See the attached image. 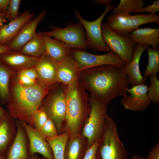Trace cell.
I'll return each instance as SVG.
<instances>
[{
  "mask_svg": "<svg viewBox=\"0 0 159 159\" xmlns=\"http://www.w3.org/2000/svg\"><path fill=\"white\" fill-rule=\"evenodd\" d=\"M21 0H9L8 7L5 13L7 20L11 21L16 19L19 14V9Z\"/></svg>",
  "mask_w": 159,
  "mask_h": 159,
  "instance_id": "obj_31",
  "label": "cell"
},
{
  "mask_svg": "<svg viewBox=\"0 0 159 159\" xmlns=\"http://www.w3.org/2000/svg\"><path fill=\"white\" fill-rule=\"evenodd\" d=\"M16 120V135L5 159H29L28 138L20 121Z\"/></svg>",
  "mask_w": 159,
  "mask_h": 159,
  "instance_id": "obj_17",
  "label": "cell"
},
{
  "mask_svg": "<svg viewBox=\"0 0 159 159\" xmlns=\"http://www.w3.org/2000/svg\"><path fill=\"white\" fill-rule=\"evenodd\" d=\"M14 74L11 76L9 82L7 103L9 114L14 119L33 127V115L50 88L37 82L32 86L23 85L18 82Z\"/></svg>",
  "mask_w": 159,
  "mask_h": 159,
  "instance_id": "obj_2",
  "label": "cell"
},
{
  "mask_svg": "<svg viewBox=\"0 0 159 159\" xmlns=\"http://www.w3.org/2000/svg\"><path fill=\"white\" fill-rule=\"evenodd\" d=\"M89 98L90 111L80 133L87 140V148L100 138L108 115L107 105L100 102L91 94Z\"/></svg>",
  "mask_w": 159,
  "mask_h": 159,
  "instance_id": "obj_6",
  "label": "cell"
},
{
  "mask_svg": "<svg viewBox=\"0 0 159 159\" xmlns=\"http://www.w3.org/2000/svg\"><path fill=\"white\" fill-rule=\"evenodd\" d=\"M101 32L103 39L110 50L117 54L125 62L131 60L137 44L128 36L120 35L113 31L107 22L102 23Z\"/></svg>",
  "mask_w": 159,
  "mask_h": 159,
  "instance_id": "obj_10",
  "label": "cell"
},
{
  "mask_svg": "<svg viewBox=\"0 0 159 159\" xmlns=\"http://www.w3.org/2000/svg\"><path fill=\"white\" fill-rule=\"evenodd\" d=\"M147 85H138L126 90L130 95L122 96L120 102L126 109L134 111H140L146 109L151 101L147 95Z\"/></svg>",
  "mask_w": 159,
  "mask_h": 159,
  "instance_id": "obj_13",
  "label": "cell"
},
{
  "mask_svg": "<svg viewBox=\"0 0 159 159\" xmlns=\"http://www.w3.org/2000/svg\"><path fill=\"white\" fill-rule=\"evenodd\" d=\"M39 131L45 137H53L58 135L54 122L49 117Z\"/></svg>",
  "mask_w": 159,
  "mask_h": 159,
  "instance_id": "obj_33",
  "label": "cell"
},
{
  "mask_svg": "<svg viewBox=\"0 0 159 159\" xmlns=\"http://www.w3.org/2000/svg\"><path fill=\"white\" fill-rule=\"evenodd\" d=\"M11 50L7 45H0V54Z\"/></svg>",
  "mask_w": 159,
  "mask_h": 159,
  "instance_id": "obj_42",
  "label": "cell"
},
{
  "mask_svg": "<svg viewBox=\"0 0 159 159\" xmlns=\"http://www.w3.org/2000/svg\"><path fill=\"white\" fill-rule=\"evenodd\" d=\"M18 82L21 84L25 86H31L36 84L37 80H32L23 75L17 74L16 76Z\"/></svg>",
  "mask_w": 159,
  "mask_h": 159,
  "instance_id": "obj_37",
  "label": "cell"
},
{
  "mask_svg": "<svg viewBox=\"0 0 159 159\" xmlns=\"http://www.w3.org/2000/svg\"><path fill=\"white\" fill-rule=\"evenodd\" d=\"M71 54L76 62L80 71L93 67L106 65H111L124 67L125 62L112 50L106 54H95L85 50L72 48Z\"/></svg>",
  "mask_w": 159,
  "mask_h": 159,
  "instance_id": "obj_11",
  "label": "cell"
},
{
  "mask_svg": "<svg viewBox=\"0 0 159 159\" xmlns=\"http://www.w3.org/2000/svg\"><path fill=\"white\" fill-rule=\"evenodd\" d=\"M48 118L46 113L42 110L38 109L33 115V127L39 131Z\"/></svg>",
  "mask_w": 159,
  "mask_h": 159,
  "instance_id": "obj_32",
  "label": "cell"
},
{
  "mask_svg": "<svg viewBox=\"0 0 159 159\" xmlns=\"http://www.w3.org/2000/svg\"><path fill=\"white\" fill-rule=\"evenodd\" d=\"M9 114L0 118V153H3L10 144L15 132L16 125Z\"/></svg>",
  "mask_w": 159,
  "mask_h": 159,
  "instance_id": "obj_24",
  "label": "cell"
},
{
  "mask_svg": "<svg viewBox=\"0 0 159 159\" xmlns=\"http://www.w3.org/2000/svg\"><path fill=\"white\" fill-rule=\"evenodd\" d=\"M5 13L0 12V28L7 21Z\"/></svg>",
  "mask_w": 159,
  "mask_h": 159,
  "instance_id": "obj_40",
  "label": "cell"
},
{
  "mask_svg": "<svg viewBox=\"0 0 159 159\" xmlns=\"http://www.w3.org/2000/svg\"><path fill=\"white\" fill-rule=\"evenodd\" d=\"M58 64L45 53L39 57L35 67L37 82L50 88L57 83Z\"/></svg>",
  "mask_w": 159,
  "mask_h": 159,
  "instance_id": "obj_14",
  "label": "cell"
},
{
  "mask_svg": "<svg viewBox=\"0 0 159 159\" xmlns=\"http://www.w3.org/2000/svg\"><path fill=\"white\" fill-rule=\"evenodd\" d=\"M19 51L34 58H39L42 56L45 53L44 41L42 32H36Z\"/></svg>",
  "mask_w": 159,
  "mask_h": 159,
  "instance_id": "obj_25",
  "label": "cell"
},
{
  "mask_svg": "<svg viewBox=\"0 0 159 159\" xmlns=\"http://www.w3.org/2000/svg\"><path fill=\"white\" fill-rule=\"evenodd\" d=\"M47 13L46 10H43L22 26L16 36L7 45L11 50L19 51L32 38L36 32L37 26L45 18Z\"/></svg>",
  "mask_w": 159,
  "mask_h": 159,
  "instance_id": "obj_15",
  "label": "cell"
},
{
  "mask_svg": "<svg viewBox=\"0 0 159 159\" xmlns=\"http://www.w3.org/2000/svg\"><path fill=\"white\" fill-rule=\"evenodd\" d=\"M42 159H47L46 158H42Z\"/></svg>",
  "mask_w": 159,
  "mask_h": 159,
  "instance_id": "obj_47",
  "label": "cell"
},
{
  "mask_svg": "<svg viewBox=\"0 0 159 159\" xmlns=\"http://www.w3.org/2000/svg\"><path fill=\"white\" fill-rule=\"evenodd\" d=\"M144 159H159V142L153 147Z\"/></svg>",
  "mask_w": 159,
  "mask_h": 159,
  "instance_id": "obj_38",
  "label": "cell"
},
{
  "mask_svg": "<svg viewBox=\"0 0 159 159\" xmlns=\"http://www.w3.org/2000/svg\"><path fill=\"white\" fill-rule=\"evenodd\" d=\"M17 74L25 76L32 80H37L38 76L35 67L24 69L17 72Z\"/></svg>",
  "mask_w": 159,
  "mask_h": 159,
  "instance_id": "obj_36",
  "label": "cell"
},
{
  "mask_svg": "<svg viewBox=\"0 0 159 159\" xmlns=\"http://www.w3.org/2000/svg\"><path fill=\"white\" fill-rule=\"evenodd\" d=\"M6 113L4 109L0 106V118L2 117Z\"/></svg>",
  "mask_w": 159,
  "mask_h": 159,
  "instance_id": "obj_44",
  "label": "cell"
},
{
  "mask_svg": "<svg viewBox=\"0 0 159 159\" xmlns=\"http://www.w3.org/2000/svg\"><path fill=\"white\" fill-rule=\"evenodd\" d=\"M128 36L137 44L150 45L153 49H159V28H139L130 33Z\"/></svg>",
  "mask_w": 159,
  "mask_h": 159,
  "instance_id": "obj_22",
  "label": "cell"
},
{
  "mask_svg": "<svg viewBox=\"0 0 159 159\" xmlns=\"http://www.w3.org/2000/svg\"><path fill=\"white\" fill-rule=\"evenodd\" d=\"M9 0H0V12L6 13Z\"/></svg>",
  "mask_w": 159,
  "mask_h": 159,
  "instance_id": "obj_39",
  "label": "cell"
},
{
  "mask_svg": "<svg viewBox=\"0 0 159 159\" xmlns=\"http://www.w3.org/2000/svg\"><path fill=\"white\" fill-rule=\"evenodd\" d=\"M65 131L70 137L80 134L91 110L89 95L79 78L66 88Z\"/></svg>",
  "mask_w": 159,
  "mask_h": 159,
  "instance_id": "obj_3",
  "label": "cell"
},
{
  "mask_svg": "<svg viewBox=\"0 0 159 159\" xmlns=\"http://www.w3.org/2000/svg\"><path fill=\"white\" fill-rule=\"evenodd\" d=\"M35 15L34 14L26 10L19 14L16 19L2 26L0 28V45H7L16 36L22 26Z\"/></svg>",
  "mask_w": 159,
  "mask_h": 159,
  "instance_id": "obj_18",
  "label": "cell"
},
{
  "mask_svg": "<svg viewBox=\"0 0 159 159\" xmlns=\"http://www.w3.org/2000/svg\"><path fill=\"white\" fill-rule=\"evenodd\" d=\"M148 62L144 73L143 77H147L150 75L156 74L159 71V50L150 48L147 49Z\"/></svg>",
  "mask_w": 159,
  "mask_h": 159,
  "instance_id": "obj_29",
  "label": "cell"
},
{
  "mask_svg": "<svg viewBox=\"0 0 159 159\" xmlns=\"http://www.w3.org/2000/svg\"><path fill=\"white\" fill-rule=\"evenodd\" d=\"M149 47L144 44H137L131 60L124 67L132 87L145 84L146 82L147 79L144 78L141 74L139 64L142 54Z\"/></svg>",
  "mask_w": 159,
  "mask_h": 159,
  "instance_id": "obj_19",
  "label": "cell"
},
{
  "mask_svg": "<svg viewBox=\"0 0 159 159\" xmlns=\"http://www.w3.org/2000/svg\"><path fill=\"white\" fill-rule=\"evenodd\" d=\"M93 1L95 3L100 5H105L110 4L112 1V0H93Z\"/></svg>",
  "mask_w": 159,
  "mask_h": 159,
  "instance_id": "obj_41",
  "label": "cell"
},
{
  "mask_svg": "<svg viewBox=\"0 0 159 159\" xmlns=\"http://www.w3.org/2000/svg\"><path fill=\"white\" fill-rule=\"evenodd\" d=\"M0 159H4V158L3 155H1L0 153Z\"/></svg>",
  "mask_w": 159,
  "mask_h": 159,
  "instance_id": "obj_46",
  "label": "cell"
},
{
  "mask_svg": "<svg viewBox=\"0 0 159 159\" xmlns=\"http://www.w3.org/2000/svg\"><path fill=\"white\" fill-rule=\"evenodd\" d=\"M98 140L96 159H128L127 151L119 137L117 125L108 115Z\"/></svg>",
  "mask_w": 159,
  "mask_h": 159,
  "instance_id": "obj_5",
  "label": "cell"
},
{
  "mask_svg": "<svg viewBox=\"0 0 159 159\" xmlns=\"http://www.w3.org/2000/svg\"><path fill=\"white\" fill-rule=\"evenodd\" d=\"M131 159H144L143 157L140 155H134L132 157Z\"/></svg>",
  "mask_w": 159,
  "mask_h": 159,
  "instance_id": "obj_45",
  "label": "cell"
},
{
  "mask_svg": "<svg viewBox=\"0 0 159 159\" xmlns=\"http://www.w3.org/2000/svg\"><path fill=\"white\" fill-rule=\"evenodd\" d=\"M42 33L44 41L45 53L54 61L59 63L71 54L72 48L43 32Z\"/></svg>",
  "mask_w": 159,
  "mask_h": 159,
  "instance_id": "obj_21",
  "label": "cell"
},
{
  "mask_svg": "<svg viewBox=\"0 0 159 159\" xmlns=\"http://www.w3.org/2000/svg\"><path fill=\"white\" fill-rule=\"evenodd\" d=\"M115 6L110 4L105 5V10L97 19L88 21L84 19L76 9L74 11L76 19L83 26L85 31V37L88 48L93 52L102 51L108 52L110 48L104 42L101 32L102 21L105 16Z\"/></svg>",
  "mask_w": 159,
  "mask_h": 159,
  "instance_id": "obj_7",
  "label": "cell"
},
{
  "mask_svg": "<svg viewBox=\"0 0 159 159\" xmlns=\"http://www.w3.org/2000/svg\"><path fill=\"white\" fill-rule=\"evenodd\" d=\"M66 88L59 82L51 87L38 108L44 111L53 121L58 134L66 130Z\"/></svg>",
  "mask_w": 159,
  "mask_h": 159,
  "instance_id": "obj_4",
  "label": "cell"
},
{
  "mask_svg": "<svg viewBox=\"0 0 159 159\" xmlns=\"http://www.w3.org/2000/svg\"><path fill=\"white\" fill-rule=\"evenodd\" d=\"M51 28L52 30L44 33L64 43L71 48L88 50L85 31L79 22L75 24L69 22L63 28L54 26Z\"/></svg>",
  "mask_w": 159,
  "mask_h": 159,
  "instance_id": "obj_9",
  "label": "cell"
},
{
  "mask_svg": "<svg viewBox=\"0 0 159 159\" xmlns=\"http://www.w3.org/2000/svg\"><path fill=\"white\" fill-rule=\"evenodd\" d=\"M39 59L18 51L10 50L0 54V60L15 72L35 67Z\"/></svg>",
  "mask_w": 159,
  "mask_h": 159,
  "instance_id": "obj_16",
  "label": "cell"
},
{
  "mask_svg": "<svg viewBox=\"0 0 159 159\" xmlns=\"http://www.w3.org/2000/svg\"><path fill=\"white\" fill-rule=\"evenodd\" d=\"M99 140L95 141L87 150L83 159H96Z\"/></svg>",
  "mask_w": 159,
  "mask_h": 159,
  "instance_id": "obj_35",
  "label": "cell"
},
{
  "mask_svg": "<svg viewBox=\"0 0 159 159\" xmlns=\"http://www.w3.org/2000/svg\"><path fill=\"white\" fill-rule=\"evenodd\" d=\"M70 137L67 131L52 137H45L52 150L54 159H64L66 143Z\"/></svg>",
  "mask_w": 159,
  "mask_h": 159,
  "instance_id": "obj_26",
  "label": "cell"
},
{
  "mask_svg": "<svg viewBox=\"0 0 159 159\" xmlns=\"http://www.w3.org/2000/svg\"><path fill=\"white\" fill-rule=\"evenodd\" d=\"M142 0H120L118 5L112 10L113 14H130L143 7Z\"/></svg>",
  "mask_w": 159,
  "mask_h": 159,
  "instance_id": "obj_28",
  "label": "cell"
},
{
  "mask_svg": "<svg viewBox=\"0 0 159 159\" xmlns=\"http://www.w3.org/2000/svg\"><path fill=\"white\" fill-rule=\"evenodd\" d=\"M107 22L114 32L123 36H128L141 25L151 23L159 24V16L149 14H112L107 16Z\"/></svg>",
  "mask_w": 159,
  "mask_h": 159,
  "instance_id": "obj_8",
  "label": "cell"
},
{
  "mask_svg": "<svg viewBox=\"0 0 159 159\" xmlns=\"http://www.w3.org/2000/svg\"><path fill=\"white\" fill-rule=\"evenodd\" d=\"M79 72L77 64L70 54L62 61L58 63L57 82L68 87L79 78Z\"/></svg>",
  "mask_w": 159,
  "mask_h": 159,
  "instance_id": "obj_20",
  "label": "cell"
},
{
  "mask_svg": "<svg viewBox=\"0 0 159 159\" xmlns=\"http://www.w3.org/2000/svg\"><path fill=\"white\" fill-rule=\"evenodd\" d=\"M79 79L86 91L107 106L115 98L126 95L130 85L124 67L111 65L81 70Z\"/></svg>",
  "mask_w": 159,
  "mask_h": 159,
  "instance_id": "obj_1",
  "label": "cell"
},
{
  "mask_svg": "<svg viewBox=\"0 0 159 159\" xmlns=\"http://www.w3.org/2000/svg\"><path fill=\"white\" fill-rule=\"evenodd\" d=\"M14 72L0 60V101L3 103L8 102L10 79Z\"/></svg>",
  "mask_w": 159,
  "mask_h": 159,
  "instance_id": "obj_27",
  "label": "cell"
},
{
  "mask_svg": "<svg viewBox=\"0 0 159 159\" xmlns=\"http://www.w3.org/2000/svg\"><path fill=\"white\" fill-rule=\"evenodd\" d=\"M149 77L150 84L148 88V96L151 102L156 105H158L159 81L157 78L156 74L150 75Z\"/></svg>",
  "mask_w": 159,
  "mask_h": 159,
  "instance_id": "obj_30",
  "label": "cell"
},
{
  "mask_svg": "<svg viewBox=\"0 0 159 159\" xmlns=\"http://www.w3.org/2000/svg\"><path fill=\"white\" fill-rule=\"evenodd\" d=\"M29 159H42L40 158L37 154H35L29 157Z\"/></svg>",
  "mask_w": 159,
  "mask_h": 159,
  "instance_id": "obj_43",
  "label": "cell"
},
{
  "mask_svg": "<svg viewBox=\"0 0 159 159\" xmlns=\"http://www.w3.org/2000/svg\"><path fill=\"white\" fill-rule=\"evenodd\" d=\"M19 121L28 138L29 156L38 153L47 159H54L50 146L40 131L24 122Z\"/></svg>",
  "mask_w": 159,
  "mask_h": 159,
  "instance_id": "obj_12",
  "label": "cell"
},
{
  "mask_svg": "<svg viewBox=\"0 0 159 159\" xmlns=\"http://www.w3.org/2000/svg\"><path fill=\"white\" fill-rule=\"evenodd\" d=\"M159 11V1H154L150 5L143 7L134 12V13H141L143 14L147 12L149 14H155L156 12Z\"/></svg>",
  "mask_w": 159,
  "mask_h": 159,
  "instance_id": "obj_34",
  "label": "cell"
},
{
  "mask_svg": "<svg viewBox=\"0 0 159 159\" xmlns=\"http://www.w3.org/2000/svg\"><path fill=\"white\" fill-rule=\"evenodd\" d=\"M87 149V140L81 134L70 137L65 146L64 159H83Z\"/></svg>",
  "mask_w": 159,
  "mask_h": 159,
  "instance_id": "obj_23",
  "label": "cell"
}]
</instances>
